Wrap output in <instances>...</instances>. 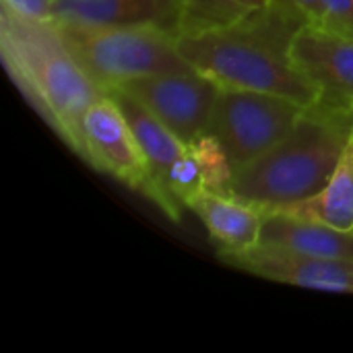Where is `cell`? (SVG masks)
I'll list each match as a JSON object with an SVG mask.
<instances>
[{
    "mask_svg": "<svg viewBox=\"0 0 353 353\" xmlns=\"http://www.w3.org/2000/svg\"><path fill=\"white\" fill-rule=\"evenodd\" d=\"M352 130L353 114L306 108L277 145L234 172L230 194L263 213L316 194L331 180L352 141Z\"/></svg>",
    "mask_w": 353,
    "mask_h": 353,
    "instance_id": "3",
    "label": "cell"
},
{
    "mask_svg": "<svg viewBox=\"0 0 353 353\" xmlns=\"http://www.w3.org/2000/svg\"><path fill=\"white\" fill-rule=\"evenodd\" d=\"M234 168L221 147V143L203 134L194 143L186 145L184 153L172 163L163 190H165V215L180 221L188 203L201 192H230Z\"/></svg>",
    "mask_w": 353,
    "mask_h": 353,
    "instance_id": "10",
    "label": "cell"
},
{
    "mask_svg": "<svg viewBox=\"0 0 353 353\" xmlns=\"http://www.w3.org/2000/svg\"><path fill=\"white\" fill-rule=\"evenodd\" d=\"M188 209L203 221L217 250H246L261 240L263 211L230 192H201Z\"/></svg>",
    "mask_w": 353,
    "mask_h": 353,
    "instance_id": "13",
    "label": "cell"
},
{
    "mask_svg": "<svg viewBox=\"0 0 353 353\" xmlns=\"http://www.w3.org/2000/svg\"><path fill=\"white\" fill-rule=\"evenodd\" d=\"M316 25L353 37V0H321V19Z\"/></svg>",
    "mask_w": 353,
    "mask_h": 353,
    "instance_id": "17",
    "label": "cell"
},
{
    "mask_svg": "<svg viewBox=\"0 0 353 353\" xmlns=\"http://www.w3.org/2000/svg\"><path fill=\"white\" fill-rule=\"evenodd\" d=\"M259 244L310 256L353 261V232H341L279 211L263 213Z\"/></svg>",
    "mask_w": 353,
    "mask_h": 353,
    "instance_id": "14",
    "label": "cell"
},
{
    "mask_svg": "<svg viewBox=\"0 0 353 353\" xmlns=\"http://www.w3.org/2000/svg\"><path fill=\"white\" fill-rule=\"evenodd\" d=\"M271 0H176V35L192 37L221 31L263 10Z\"/></svg>",
    "mask_w": 353,
    "mask_h": 353,
    "instance_id": "16",
    "label": "cell"
},
{
    "mask_svg": "<svg viewBox=\"0 0 353 353\" xmlns=\"http://www.w3.org/2000/svg\"><path fill=\"white\" fill-rule=\"evenodd\" d=\"M10 10L39 21H52V0H2Z\"/></svg>",
    "mask_w": 353,
    "mask_h": 353,
    "instance_id": "18",
    "label": "cell"
},
{
    "mask_svg": "<svg viewBox=\"0 0 353 353\" xmlns=\"http://www.w3.org/2000/svg\"><path fill=\"white\" fill-rule=\"evenodd\" d=\"M290 56L294 66L314 87V105L353 114V37L306 23L296 31Z\"/></svg>",
    "mask_w": 353,
    "mask_h": 353,
    "instance_id": "7",
    "label": "cell"
},
{
    "mask_svg": "<svg viewBox=\"0 0 353 353\" xmlns=\"http://www.w3.org/2000/svg\"><path fill=\"white\" fill-rule=\"evenodd\" d=\"M122 110L143 155L149 165V190L147 199H151L163 213H165V190L163 182L165 176L172 168V163L184 153L186 143H182L161 120H157L143 103H139L134 97L126 95L120 89H110L105 91Z\"/></svg>",
    "mask_w": 353,
    "mask_h": 353,
    "instance_id": "12",
    "label": "cell"
},
{
    "mask_svg": "<svg viewBox=\"0 0 353 353\" xmlns=\"http://www.w3.org/2000/svg\"><path fill=\"white\" fill-rule=\"evenodd\" d=\"M304 110L281 95L221 87L207 134L221 143L234 172H238L277 145Z\"/></svg>",
    "mask_w": 353,
    "mask_h": 353,
    "instance_id": "5",
    "label": "cell"
},
{
    "mask_svg": "<svg viewBox=\"0 0 353 353\" xmlns=\"http://www.w3.org/2000/svg\"><path fill=\"white\" fill-rule=\"evenodd\" d=\"M302 25V19L269 2L234 27L178 37V50L190 68L219 87L273 93L310 108L316 103V91L290 56Z\"/></svg>",
    "mask_w": 353,
    "mask_h": 353,
    "instance_id": "2",
    "label": "cell"
},
{
    "mask_svg": "<svg viewBox=\"0 0 353 353\" xmlns=\"http://www.w3.org/2000/svg\"><path fill=\"white\" fill-rule=\"evenodd\" d=\"M114 89L134 97L182 143L190 145L207 134L221 87L199 70L186 68L147 74Z\"/></svg>",
    "mask_w": 353,
    "mask_h": 353,
    "instance_id": "6",
    "label": "cell"
},
{
    "mask_svg": "<svg viewBox=\"0 0 353 353\" xmlns=\"http://www.w3.org/2000/svg\"><path fill=\"white\" fill-rule=\"evenodd\" d=\"M271 4L281 6L304 23H319L321 19V0H271Z\"/></svg>",
    "mask_w": 353,
    "mask_h": 353,
    "instance_id": "19",
    "label": "cell"
},
{
    "mask_svg": "<svg viewBox=\"0 0 353 353\" xmlns=\"http://www.w3.org/2000/svg\"><path fill=\"white\" fill-rule=\"evenodd\" d=\"M85 161L147 196L149 165L118 103L103 93L83 118Z\"/></svg>",
    "mask_w": 353,
    "mask_h": 353,
    "instance_id": "8",
    "label": "cell"
},
{
    "mask_svg": "<svg viewBox=\"0 0 353 353\" xmlns=\"http://www.w3.org/2000/svg\"><path fill=\"white\" fill-rule=\"evenodd\" d=\"M0 54L12 83L48 126L85 157L83 118L103 91L81 68L54 21L0 8Z\"/></svg>",
    "mask_w": 353,
    "mask_h": 353,
    "instance_id": "1",
    "label": "cell"
},
{
    "mask_svg": "<svg viewBox=\"0 0 353 353\" xmlns=\"http://www.w3.org/2000/svg\"><path fill=\"white\" fill-rule=\"evenodd\" d=\"M58 27L81 68L103 93L147 74L190 68L178 50V35L163 27Z\"/></svg>",
    "mask_w": 353,
    "mask_h": 353,
    "instance_id": "4",
    "label": "cell"
},
{
    "mask_svg": "<svg viewBox=\"0 0 353 353\" xmlns=\"http://www.w3.org/2000/svg\"><path fill=\"white\" fill-rule=\"evenodd\" d=\"M352 139H353V130H352Z\"/></svg>",
    "mask_w": 353,
    "mask_h": 353,
    "instance_id": "20",
    "label": "cell"
},
{
    "mask_svg": "<svg viewBox=\"0 0 353 353\" xmlns=\"http://www.w3.org/2000/svg\"><path fill=\"white\" fill-rule=\"evenodd\" d=\"M52 21L81 27L155 25L176 33V0H52Z\"/></svg>",
    "mask_w": 353,
    "mask_h": 353,
    "instance_id": "11",
    "label": "cell"
},
{
    "mask_svg": "<svg viewBox=\"0 0 353 353\" xmlns=\"http://www.w3.org/2000/svg\"><path fill=\"white\" fill-rule=\"evenodd\" d=\"M219 259L244 273L304 290L353 294V261L310 256L256 244L246 250H217Z\"/></svg>",
    "mask_w": 353,
    "mask_h": 353,
    "instance_id": "9",
    "label": "cell"
},
{
    "mask_svg": "<svg viewBox=\"0 0 353 353\" xmlns=\"http://www.w3.org/2000/svg\"><path fill=\"white\" fill-rule=\"evenodd\" d=\"M279 213L319 221L341 232H353V139L339 159L331 180L316 194L279 209Z\"/></svg>",
    "mask_w": 353,
    "mask_h": 353,
    "instance_id": "15",
    "label": "cell"
}]
</instances>
